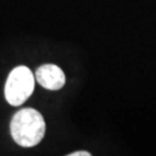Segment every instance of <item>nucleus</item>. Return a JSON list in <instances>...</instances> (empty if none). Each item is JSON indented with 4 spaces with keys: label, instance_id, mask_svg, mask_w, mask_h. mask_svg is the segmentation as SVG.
Segmentation results:
<instances>
[{
    "label": "nucleus",
    "instance_id": "obj_2",
    "mask_svg": "<svg viewBox=\"0 0 156 156\" xmlns=\"http://www.w3.org/2000/svg\"><path fill=\"white\" fill-rule=\"evenodd\" d=\"M35 76L29 67L20 65L9 73L4 87L6 101L12 107L24 104L35 90Z\"/></svg>",
    "mask_w": 156,
    "mask_h": 156
},
{
    "label": "nucleus",
    "instance_id": "obj_4",
    "mask_svg": "<svg viewBox=\"0 0 156 156\" xmlns=\"http://www.w3.org/2000/svg\"><path fill=\"white\" fill-rule=\"evenodd\" d=\"M91 153L87 151H76V152H73V153H70L68 154V156H90Z\"/></svg>",
    "mask_w": 156,
    "mask_h": 156
},
{
    "label": "nucleus",
    "instance_id": "obj_3",
    "mask_svg": "<svg viewBox=\"0 0 156 156\" xmlns=\"http://www.w3.org/2000/svg\"><path fill=\"white\" fill-rule=\"evenodd\" d=\"M36 80L49 90H59L65 85L66 77L63 70L55 64H44L36 71Z\"/></svg>",
    "mask_w": 156,
    "mask_h": 156
},
{
    "label": "nucleus",
    "instance_id": "obj_1",
    "mask_svg": "<svg viewBox=\"0 0 156 156\" xmlns=\"http://www.w3.org/2000/svg\"><path fill=\"white\" fill-rule=\"evenodd\" d=\"M46 133L43 115L35 108H26L16 112L10 122V134L17 145L34 147L42 141Z\"/></svg>",
    "mask_w": 156,
    "mask_h": 156
}]
</instances>
